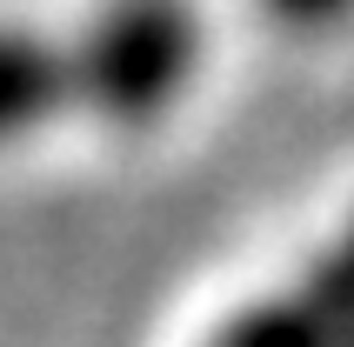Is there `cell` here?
<instances>
[{"instance_id":"obj_1","label":"cell","mask_w":354,"mask_h":347,"mask_svg":"<svg viewBox=\"0 0 354 347\" xmlns=\"http://www.w3.org/2000/svg\"><path fill=\"white\" fill-rule=\"evenodd\" d=\"M201 60V20L187 0H107L80 34H67V74L74 107L147 127L174 107Z\"/></svg>"},{"instance_id":"obj_2","label":"cell","mask_w":354,"mask_h":347,"mask_svg":"<svg viewBox=\"0 0 354 347\" xmlns=\"http://www.w3.org/2000/svg\"><path fill=\"white\" fill-rule=\"evenodd\" d=\"M0 94H7V127H34L74 107V74H67V40H47L34 27L7 34V67H0Z\"/></svg>"},{"instance_id":"obj_3","label":"cell","mask_w":354,"mask_h":347,"mask_svg":"<svg viewBox=\"0 0 354 347\" xmlns=\"http://www.w3.org/2000/svg\"><path fill=\"white\" fill-rule=\"evenodd\" d=\"M207 347H354V341L301 288H281L268 301H248L241 314H227L207 334Z\"/></svg>"},{"instance_id":"obj_4","label":"cell","mask_w":354,"mask_h":347,"mask_svg":"<svg viewBox=\"0 0 354 347\" xmlns=\"http://www.w3.org/2000/svg\"><path fill=\"white\" fill-rule=\"evenodd\" d=\"M261 7L288 27H335L341 14H354V0H261Z\"/></svg>"}]
</instances>
